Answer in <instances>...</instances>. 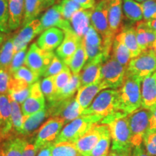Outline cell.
<instances>
[{
	"instance_id": "7dc6e473",
	"label": "cell",
	"mask_w": 156,
	"mask_h": 156,
	"mask_svg": "<svg viewBox=\"0 0 156 156\" xmlns=\"http://www.w3.org/2000/svg\"><path fill=\"white\" fill-rule=\"evenodd\" d=\"M65 65L66 64L57 56L55 55L42 77H46L50 76H55L64 69Z\"/></svg>"
},
{
	"instance_id": "db71d44e",
	"label": "cell",
	"mask_w": 156,
	"mask_h": 156,
	"mask_svg": "<svg viewBox=\"0 0 156 156\" xmlns=\"http://www.w3.org/2000/svg\"><path fill=\"white\" fill-rule=\"evenodd\" d=\"M54 143H50L45 145L38 152L37 156H51Z\"/></svg>"
},
{
	"instance_id": "f546056e",
	"label": "cell",
	"mask_w": 156,
	"mask_h": 156,
	"mask_svg": "<svg viewBox=\"0 0 156 156\" xmlns=\"http://www.w3.org/2000/svg\"><path fill=\"white\" fill-rule=\"evenodd\" d=\"M112 136L108 126L106 124H103L100 139L87 156H108Z\"/></svg>"
},
{
	"instance_id": "f35d334b",
	"label": "cell",
	"mask_w": 156,
	"mask_h": 156,
	"mask_svg": "<svg viewBox=\"0 0 156 156\" xmlns=\"http://www.w3.org/2000/svg\"><path fill=\"white\" fill-rule=\"evenodd\" d=\"M40 85L45 98L47 100L48 102L53 101L56 93L55 83H54V76L44 77L40 83Z\"/></svg>"
},
{
	"instance_id": "8992f818",
	"label": "cell",
	"mask_w": 156,
	"mask_h": 156,
	"mask_svg": "<svg viewBox=\"0 0 156 156\" xmlns=\"http://www.w3.org/2000/svg\"><path fill=\"white\" fill-rule=\"evenodd\" d=\"M126 67L110 57L103 64L100 83L104 89H119L125 79Z\"/></svg>"
},
{
	"instance_id": "94428289",
	"label": "cell",
	"mask_w": 156,
	"mask_h": 156,
	"mask_svg": "<svg viewBox=\"0 0 156 156\" xmlns=\"http://www.w3.org/2000/svg\"><path fill=\"white\" fill-rule=\"evenodd\" d=\"M153 75H154V76H155V79H156V72H155V73H154V74H153Z\"/></svg>"
},
{
	"instance_id": "52a82bcc",
	"label": "cell",
	"mask_w": 156,
	"mask_h": 156,
	"mask_svg": "<svg viewBox=\"0 0 156 156\" xmlns=\"http://www.w3.org/2000/svg\"><path fill=\"white\" fill-rule=\"evenodd\" d=\"M48 117H59L63 119L66 124L80 116L83 110L74 97L64 100L48 102Z\"/></svg>"
},
{
	"instance_id": "91938a15",
	"label": "cell",
	"mask_w": 156,
	"mask_h": 156,
	"mask_svg": "<svg viewBox=\"0 0 156 156\" xmlns=\"http://www.w3.org/2000/svg\"><path fill=\"white\" fill-rule=\"evenodd\" d=\"M135 1L137 2H140V3H142V2H146V1H148V0H135Z\"/></svg>"
},
{
	"instance_id": "8fae6325",
	"label": "cell",
	"mask_w": 156,
	"mask_h": 156,
	"mask_svg": "<svg viewBox=\"0 0 156 156\" xmlns=\"http://www.w3.org/2000/svg\"><path fill=\"white\" fill-rule=\"evenodd\" d=\"M13 131L12 107L8 95H0V144L12 136Z\"/></svg>"
},
{
	"instance_id": "3957f363",
	"label": "cell",
	"mask_w": 156,
	"mask_h": 156,
	"mask_svg": "<svg viewBox=\"0 0 156 156\" xmlns=\"http://www.w3.org/2000/svg\"><path fill=\"white\" fill-rule=\"evenodd\" d=\"M103 117L96 114L81 115L75 120L66 124L63 127L56 139L54 144L59 142H75L83 136L95 124H98Z\"/></svg>"
},
{
	"instance_id": "836d02e7",
	"label": "cell",
	"mask_w": 156,
	"mask_h": 156,
	"mask_svg": "<svg viewBox=\"0 0 156 156\" xmlns=\"http://www.w3.org/2000/svg\"><path fill=\"white\" fill-rule=\"evenodd\" d=\"M123 12L129 20L140 22L143 19L141 4L135 0H123Z\"/></svg>"
},
{
	"instance_id": "1f68e13d",
	"label": "cell",
	"mask_w": 156,
	"mask_h": 156,
	"mask_svg": "<svg viewBox=\"0 0 156 156\" xmlns=\"http://www.w3.org/2000/svg\"><path fill=\"white\" fill-rule=\"evenodd\" d=\"M15 53L13 37L6 38L0 46V69L9 70Z\"/></svg>"
},
{
	"instance_id": "83f0119b",
	"label": "cell",
	"mask_w": 156,
	"mask_h": 156,
	"mask_svg": "<svg viewBox=\"0 0 156 156\" xmlns=\"http://www.w3.org/2000/svg\"><path fill=\"white\" fill-rule=\"evenodd\" d=\"M30 86L24 81L12 77L8 95L20 104H23L30 95Z\"/></svg>"
},
{
	"instance_id": "5bb4252c",
	"label": "cell",
	"mask_w": 156,
	"mask_h": 156,
	"mask_svg": "<svg viewBox=\"0 0 156 156\" xmlns=\"http://www.w3.org/2000/svg\"><path fill=\"white\" fill-rule=\"evenodd\" d=\"M107 61L103 54L87 62L79 73L80 87L98 83L101 78V70L103 64Z\"/></svg>"
},
{
	"instance_id": "74e56055",
	"label": "cell",
	"mask_w": 156,
	"mask_h": 156,
	"mask_svg": "<svg viewBox=\"0 0 156 156\" xmlns=\"http://www.w3.org/2000/svg\"><path fill=\"white\" fill-rule=\"evenodd\" d=\"M12 77L15 79L20 80L28 83L29 85H33V84L39 81V78L41 76L38 75V74L34 73L30 69H29L26 66H23L17 69L15 73H13Z\"/></svg>"
},
{
	"instance_id": "d6986e66",
	"label": "cell",
	"mask_w": 156,
	"mask_h": 156,
	"mask_svg": "<svg viewBox=\"0 0 156 156\" xmlns=\"http://www.w3.org/2000/svg\"><path fill=\"white\" fill-rule=\"evenodd\" d=\"M83 44L87 56V62L91 61L101 54L103 55L102 38L92 25L83 37Z\"/></svg>"
},
{
	"instance_id": "11a10c76",
	"label": "cell",
	"mask_w": 156,
	"mask_h": 156,
	"mask_svg": "<svg viewBox=\"0 0 156 156\" xmlns=\"http://www.w3.org/2000/svg\"><path fill=\"white\" fill-rule=\"evenodd\" d=\"M151 112V120H150V129H156V103L150 109Z\"/></svg>"
},
{
	"instance_id": "7c38bea8",
	"label": "cell",
	"mask_w": 156,
	"mask_h": 156,
	"mask_svg": "<svg viewBox=\"0 0 156 156\" xmlns=\"http://www.w3.org/2000/svg\"><path fill=\"white\" fill-rule=\"evenodd\" d=\"M46 98L41 89L40 82L38 81L31 85L30 95L21 104L23 114L24 116H30L46 108Z\"/></svg>"
},
{
	"instance_id": "4316f807",
	"label": "cell",
	"mask_w": 156,
	"mask_h": 156,
	"mask_svg": "<svg viewBox=\"0 0 156 156\" xmlns=\"http://www.w3.org/2000/svg\"><path fill=\"white\" fill-rule=\"evenodd\" d=\"M116 36L122 41V42L127 47L131 54L132 58L136 57L142 53V50L140 49L137 40H136L135 27H122V30Z\"/></svg>"
},
{
	"instance_id": "30bf717a",
	"label": "cell",
	"mask_w": 156,
	"mask_h": 156,
	"mask_svg": "<svg viewBox=\"0 0 156 156\" xmlns=\"http://www.w3.org/2000/svg\"><path fill=\"white\" fill-rule=\"evenodd\" d=\"M66 123L59 117H51L38 129L35 136V145L38 151L50 143H54Z\"/></svg>"
},
{
	"instance_id": "6f0895ef",
	"label": "cell",
	"mask_w": 156,
	"mask_h": 156,
	"mask_svg": "<svg viewBox=\"0 0 156 156\" xmlns=\"http://www.w3.org/2000/svg\"><path fill=\"white\" fill-rule=\"evenodd\" d=\"M5 38H6V37L5 36V34L0 31V46L2 44V43L4 42V41L5 40Z\"/></svg>"
},
{
	"instance_id": "44dd1931",
	"label": "cell",
	"mask_w": 156,
	"mask_h": 156,
	"mask_svg": "<svg viewBox=\"0 0 156 156\" xmlns=\"http://www.w3.org/2000/svg\"><path fill=\"white\" fill-rule=\"evenodd\" d=\"M64 33L58 28H51L45 30L37 39L36 44L41 48L46 51L56 49L63 41Z\"/></svg>"
},
{
	"instance_id": "f5cc1de1",
	"label": "cell",
	"mask_w": 156,
	"mask_h": 156,
	"mask_svg": "<svg viewBox=\"0 0 156 156\" xmlns=\"http://www.w3.org/2000/svg\"><path fill=\"white\" fill-rule=\"evenodd\" d=\"M60 1V0H59ZM83 9H93L95 5V0H73Z\"/></svg>"
},
{
	"instance_id": "d4e9b609",
	"label": "cell",
	"mask_w": 156,
	"mask_h": 156,
	"mask_svg": "<svg viewBox=\"0 0 156 156\" xmlns=\"http://www.w3.org/2000/svg\"><path fill=\"white\" fill-rule=\"evenodd\" d=\"M142 108L151 109L156 103V79L153 74L142 82Z\"/></svg>"
},
{
	"instance_id": "ba28073f",
	"label": "cell",
	"mask_w": 156,
	"mask_h": 156,
	"mask_svg": "<svg viewBox=\"0 0 156 156\" xmlns=\"http://www.w3.org/2000/svg\"><path fill=\"white\" fill-rule=\"evenodd\" d=\"M151 116V110L142 107L127 116L133 147L143 143L144 136L150 129Z\"/></svg>"
},
{
	"instance_id": "b9f144b4",
	"label": "cell",
	"mask_w": 156,
	"mask_h": 156,
	"mask_svg": "<svg viewBox=\"0 0 156 156\" xmlns=\"http://www.w3.org/2000/svg\"><path fill=\"white\" fill-rule=\"evenodd\" d=\"M136 36L137 43L139 44L140 49L142 52L149 48L147 38V33H146V22L145 21H140L137 22L135 26Z\"/></svg>"
},
{
	"instance_id": "6125c7cd",
	"label": "cell",
	"mask_w": 156,
	"mask_h": 156,
	"mask_svg": "<svg viewBox=\"0 0 156 156\" xmlns=\"http://www.w3.org/2000/svg\"><path fill=\"white\" fill-rule=\"evenodd\" d=\"M79 156H83V155H79Z\"/></svg>"
},
{
	"instance_id": "7a4b0ae2",
	"label": "cell",
	"mask_w": 156,
	"mask_h": 156,
	"mask_svg": "<svg viewBox=\"0 0 156 156\" xmlns=\"http://www.w3.org/2000/svg\"><path fill=\"white\" fill-rule=\"evenodd\" d=\"M142 81L126 74L122 85L119 88V110L126 115L142 107Z\"/></svg>"
},
{
	"instance_id": "f1b7e54d",
	"label": "cell",
	"mask_w": 156,
	"mask_h": 156,
	"mask_svg": "<svg viewBox=\"0 0 156 156\" xmlns=\"http://www.w3.org/2000/svg\"><path fill=\"white\" fill-rule=\"evenodd\" d=\"M111 57L114 58L119 63L126 68L130 60L132 58L127 47L117 36L115 37L114 42H113Z\"/></svg>"
},
{
	"instance_id": "e0dca14e",
	"label": "cell",
	"mask_w": 156,
	"mask_h": 156,
	"mask_svg": "<svg viewBox=\"0 0 156 156\" xmlns=\"http://www.w3.org/2000/svg\"><path fill=\"white\" fill-rule=\"evenodd\" d=\"M103 124H95L83 136L73 143L77 151L83 156H87L96 145L101 137Z\"/></svg>"
},
{
	"instance_id": "277c9868",
	"label": "cell",
	"mask_w": 156,
	"mask_h": 156,
	"mask_svg": "<svg viewBox=\"0 0 156 156\" xmlns=\"http://www.w3.org/2000/svg\"><path fill=\"white\" fill-rule=\"evenodd\" d=\"M119 110V89H105L101 91L82 115L96 114L104 118Z\"/></svg>"
},
{
	"instance_id": "e575fe53",
	"label": "cell",
	"mask_w": 156,
	"mask_h": 156,
	"mask_svg": "<svg viewBox=\"0 0 156 156\" xmlns=\"http://www.w3.org/2000/svg\"><path fill=\"white\" fill-rule=\"evenodd\" d=\"M80 87V80L79 74H73L69 83L56 93L54 99L52 101L64 100L73 97Z\"/></svg>"
},
{
	"instance_id": "d590c367",
	"label": "cell",
	"mask_w": 156,
	"mask_h": 156,
	"mask_svg": "<svg viewBox=\"0 0 156 156\" xmlns=\"http://www.w3.org/2000/svg\"><path fill=\"white\" fill-rule=\"evenodd\" d=\"M9 100L11 103L12 107V126L13 131H14L15 135L19 136V133L20 132L22 126L24 122V116H23L22 109L20 106V103L17 101L13 100L9 96Z\"/></svg>"
},
{
	"instance_id": "681fc988",
	"label": "cell",
	"mask_w": 156,
	"mask_h": 156,
	"mask_svg": "<svg viewBox=\"0 0 156 156\" xmlns=\"http://www.w3.org/2000/svg\"><path fill=\"white\" fill-rule=\"evenodd\" d=\"M35 136L29 138H24L23 156H36L38 151H39L35 145Z\"/></svg>"
},
{
	"instance_id": "7402d4cb",
	"label": "cell",
	"mask_w": 156,
	"mask_h": 156,
	"mask_svg": "<svg viewBox=\"0 0 156 156\" xmlns=\"http://www.w3.org/2000/svg\"><path fill=\"white\" fill-rule=\"evenodd\" d=\"M123 0H108V23L111 34L113 37L122 28Z\"/></svg>"
},
{
	"instance_id": "d6a6232c",
	"label": "cell",
	"mask_w": 156,
	"mask_h": 156,
	"mask_svg": "<svg viewBox=\"0 0 156 156\" xmlns=\"http://www.w3.org/2000/svg\"><path fill=\"white\" fill-rule=\"evenodd\" d=\"M87 62V56L83 42L73 56L66 62L73 74H79Z\"/></svg>"
},
{
	"instance_id": "4dcf8cb0",
	"label": "cell",
	"mask_w": 156,
	"mask_h": 156,
	"mask_svg": "<svg viewBox=\"0 0 156 156\" xmlns=\"http://www.w3.org/2000/svg\"><path fill=\"white\" fill-rule=\"evenodd\" d=\"M24 138L12 136L1 143L3 156H23Z\"/></svg>"
},
{
	"instance_id": "bcb514c9",
	"label": "cell",
	"mask_w": 156,
	"mask_h": 156,
	"mask_svg": "<svg viewBox=\"0 0 156 156\" xmlns=\"http://www.w3.org/2000/svg\"><path fill=\"white\" fill-rule=\"evenodd\" d=\"M145 21L156 18V0H148L140 3Z\"/></svg>"
},
{
	"instance_id": "8d00e7d4",
	"label": "cell",
	"mask_w": 156,
	"mask_h": 156,
	"mask_svg": "<svg viewBox=\"0 0 156 156\" xmlns=\"http://www.w3.org/2000/svg\"><path fill=\"white\" fill-rule=\"evenodd\" d=\"M80 154L73 143L59 142L54 145L51 156H79Z\"/></svg>"
},
{
	"instance_id": "603a6c76",
	"label": "cell",
	"mask_w": 156,
	"mask_h": 156,
	"mask_svg": "<svg viewBox=\"0 0 156 156\" xmlns=\"http://www.w3.org/2000/svg\"><path fill=\"white\" fill-rule=\"evenodd\" d=\"M93 9H79L70 19V24L74 32L83 38L90 27V17Z\"/></svg>"
},
{
	"instance_id": "60d3db41",
	"label": "cell",
	"mask_w": 156,
	"mask_h": 156,
	"mask_svg": "<svg viewBox=\"0 0 156 156\" xmlns=\"http://www.w3.org/2000/svg\"><path fill=\"white\" fill-rule=\"evenodd\" d=\"M0 31L4 34L10 32L9 28L8 0H0Z\"/></svg>"
},
{
	"instance_id": "ffe728a7",
	"label": "cell",
	"mask_w": 156,
	"mask_h": 156,
	"mask_svg": "<svg viewBox=\"0 0 156 156\" xmlns=\"http://www.w3.org/2000/svg\"><path fill=\"white\" fill-rule=\"evenodd\" d=\"M48 117L47 108L41 109L39 112L31 114L30 116H24V122L19 133L20 137L29 138L36 135L35 133L38 127L44 122V120Z\"/></svg>"
},
{
	"instance_id": "7bdbcfd3",
	"label": "cell",
	"mask_w": 156,
	"mask_h": 156,
	"mask_svg": "<svg viewBox=\"0 0 156 156\" xmlns=\"http://www.w3.org/2000/svg\"><path fill=\"white\" fill-rule=\"evenodd\" d=\"M73 75V74L69 67L65 65L64 69L59 73L54 76V83H55L56 93L63 88L69 83Z\"/></svg>"
},
{
	"instance_id": "9f6ffc18",
	"label": "cell",
	"mask_w": 156,
	"mask_h": 156,
	"mask_svg": "<svg viewBox=\"0 0 156 156\" xmlns=\"http://www.w3.org/2000/svg\"><path fill=\"white\" fill-rule=\"evenodd\" d=\"M145 22L152 30H153L155 32H156V18L150 20L145 21Z\"/></svg>"
},
{
	"instance_id": "484cf974",
	"label": "cell",
	"mask_w": 156,
	"mask_h": 156,
	"mask_svg": "<svg viewBox=\"0 0 156 156\" xmlns=\"http://www.w3.org/2000/svg\"><path fill=\"white\" fill-rule=\"evenodd\" d=\"M9 28L15 30L22 25L25 12V0H8Z\"/></svg>"
},
{
	"instance_id": "680465c9",
	"label": "cell",
	"mask_w": 156,
	"mask_h": 156,
	"mask_svg": "<svg viewBox=\"0 0 156 156\" xmlns=\"http://www.w3.org/2000/svg\"><path fill=\"white\" fill-rule=\"evenodd\" d=\"M0 156H3L2 149V146H1V144H0Z\"/></svg>"
},
{
	"instance_id": "9c48e42d",
	"label": "cell",
	"mask_w": 156,
	"mask_h": 156,
	"mask_svg": "<svg viewBox=\"0 0 156 156\" xmlns=\"http://www.w3.org/2000/svg\"><path fill=\"white\" fill-rule=\"evenodd\" d=\"M55 55L54 51L44 50L36 42L33 43L27 52L25 66L42 77Z\"/></svg>"
},
{
	"instance_id": "9a60e30c",
	"label": "cell",
	"mask_w": 156,
	"mask_h": 156,
	"mask_svg": "<svg viewBox=\"0 0 156 156\" xmlns=\"http://www.w3.org/2000/svg\"><path fill=\"white\" fill-rule=\"evenodd\" d=\"M43 30L51 28H58L64 31L73 30L70 22L66 20L60 11L58 4L51 7L40 19Z\"/></svg>"
},
{
	"instance_id": "2e32d148",
	"label": "cell",
	"mask_w": 156,
	"mask_h": 156,
	"mask_svg": "<svg viewBox=\"0 0 156 156\" xmlns=\"http://www.w3.org/2000/svg\"><path fill=\"white\" fill-rule=\"evenodd\" d=\"M64 38L60 46L56 48V54L64 64L69 59L83 42V38L73 30L64 31Z\"/></svg>"
},
{
	"instance_id": "6da1fadb",
	"label": "cell",
	"mask_w": 156,
	"mask_h": 156,
	"mask_svg": "<svg viewBox=\"0 0 156 156\" xmlns=\"http://www.w3.org/2000/svg\"><path fill=\"white\" fill-rule=\"evenodd\" d=\"M127 116L122 112H116L100 122V124L108 126L112 140V149L133 147Z\"/></svg>"
},
{
	"instance_id": "ac0fdd59",
	"label": "cell",
	"mask_w": 156,
	"mask_h": 156,
	"mask_svg": "<svg viewBox=\"0 0 156 156\" xmlns=\"http://www.w3.org/2000/svg\"><path fill=\"white\" fill-rule=\"evenodd\" d=\"M58 0H25L24 17L21 26L24 27L46 9L57 3Z\"/></svg>"
},
{
	"instance_id": "c3c4849f",
	"label": "cell",
	"mask_w": 156,
	"mask_h": 156,
	"mask_svg": "<svg viewBox=\"0 0 156 156\" xmlns=\"http://www.w3.org/2000/svg\"><path fill=\"white\" fill-rule=\"evenodd\" d=\"M12 75L7 69H0V95H8Z\"/></svg>"
},
{
	"instance_id": "cb8c5ba5",
	"label": "cell",
	"mask_w": 156,
	"mask_h": 156,
	"mask_svg": "<svg viewBox=\"0 0 156 156\" xmlns=\"http://www.w3.org/2000/svg\"><path fill=\"white\" fill-rule=\"evenodd\" d=\"M103 90L105 89L100 81L98 83L80 87L75 96L76 101L79 103L81 108L83 111L85 110L92 103L97 95Z\"/></svg>"
},
{
	"instance_id": "816d5d0a",
	"label": "cell",
	"mask_w": 156,
	"mask_h": 156,
	"mask_svg": "<svg viewBox=\"0 0 156 156\" xmlns=\"http://www.w3.org/2000/svg\"><path fill=\"white\" fill-rule=\"evenodd\" d=\"M132 156H151L146 151V149L143 143L141 145L134 146L132 149Z\"/></svg>"
},
{
	"instance_id": "ab89813d",
	"label": "cell",
	"mask_w": 156,
	"mask_h": 156,
	"mask_svg": "<svg viewBox=\"0 0 156 156\" xmlns=\"http://www.w3.org/2000/svg\"><path fill=\"white\" fill-rule=\"evenodd\" d=\"M57 4L63 17L69 22L73 15L81 9L80 6L73 0H60Z\"/></svg>"
},
{
	"instance_id": "ee69618b",
	"label": "cell",
	"mask_w": 156,
	"mask_h": 156,
	"mask_svg": "<svg viewBox=\"0 0 156 156\" xmlns=\"http://www.w3.org/2000/svg\"><path fill=\"white\" fill-rule=\"evenodd\" d=\"M27 52H28V46L22 48L18 51L15 52L9 68V71L10 72L12 75L15 73L21 67L25 65Z\"/></svg>"
},
{
	"instance_id": "5b68a950",
	"label": "cell",
	"mask_w": 156,
	"mask_h": 156,
	"mask_svg": "<svg viewBox=\"0 0 156 156\" xmlns=\"http://www.w3.org/2000/svg\"><path fill=\"white\" fill-rule=\"evenodd\" d=\"M156 72V51L148 48L140 55L132 58L126 68V74L142 82L146 77Z\"/></svg>"
},
{
	"instance_id": "4fadbf2b",
	"label": "cell",
	"mask_w": 156,
	"mask_h": 156,
	"mask_svg": "<svg viewBox=\"0 0 156 156\" xmlns=\"http://www.w3.org/2000/svg\"><path fill=\"white\" fill-rule=\"evenodd\" d=\"M43 32L44 30L41 27V23L39 19L34 20L25 25L18 34L12 36L15 51L17 52L23 48L27 47L33 39Z\"/></svg>"
},
{
	"instance_id": "f907efd6",
	"label": "cell",
	"mask_w": 156,
	"mask_h": 156,
	"mask_svg": "<svg viewBox=\"0 0 156 156\" xmlns=\"http://www.w3.org/2000/svg\"><path fill=\"white\" fill-rule=\"evenodd\" d=\"M132 149L133 147L111 149L108 156H132Z\"/></svg>"
},
{
	"instance_id": "f6af8a7d",
	"label": "cell",
	"mask_w": 156,
	"mask_h": 156,
	"mask_svg": "<svg viewBox=\"0 0 156 156\" xmlns=\"http://www.w3.org/2000/svg\"><path fill=\"white\" fill-rule=\"evenodd\" d=\"M143 145L150 155L156 156V129L148 130L143 138Z\"/></svg>"
}]
</instances>
